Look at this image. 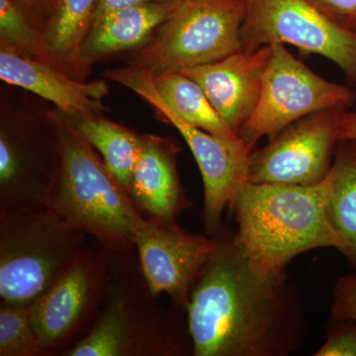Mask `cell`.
Instances as JSON below:
<instances>
[{
    "mask_svg": "<svg viewBox=\"0 0 356 356\" xmlns=\"http://www.w3.org/2000/svg\"><path fill=\"white\" fill-rule=\"evenodd\" d=\"M108 273V250L88 243L30 305V321L44 355H62L86 336L102 306Z\"/></svg>",
    "mask_w": 356,
    "mask_h": 356,
    "instance_id": "10",
    "label": "cell"
},
{
    "mask_svg": "<svg viewBox=\"0 0 356 356\" xmlns=\"http://www.w3.org/2000/svg\"><path fill=\"white\" fill-rule=\"evenodd\" d=\"M29 307L0 301V356H46L33 329Z\"/></svg>",
    "mask_w": 356,
    "mask_h": 356,
    "instance_id": "23",
    "label": "cell"
},
{
    "mask_svg": "<svg viewBox=\"0 0 356 356\" xmlns=\"http://www.w3.org/2000/svg\"><path fill=\"white\" fill-rule=\"evenodd\" d=\"M60 165L55 110L33 112L2 97L0 212L50 207Z\"/></svg>",
    "mask_w": 356,
    "mask_h": 356,
    "instance_id": "7",
    "label": "cell"
},
{
    "mask_svg": "<svg viewBox=\"0 0 356 356\" xmlns=\"http://www.w3.org/2000/svg\"><path fill=\"white\" fill-rule=\"evenodd\" d=\"M178 151L177 144L168 138L143 134L128 193L147 218L172 221L193 205L180 182Z\"/></svg>",
    "mask_w": 356,
    "mask_h": 356,
    "instance_id": "16",
    "label": "cell"
},
{
    "mask_svg": "<svg viewBox=\"0 0 356 356\" xmlns=\"http://www.w3.org/2000/svg\"><path fill=\"white\" fill-rule=\"evenodd\" d=\"M151 76L163 102L187 124L218 137L240 138L213 107L201 86L191 77L182 72L151 74Z\"/></svg>",
    "mask_w": 356,
    "mask_h": 356,
    "instance_id": "21",
    "label": "cell"
},
{
    "mask_svg": "<svg viewBox=\"0 0 356 356\" xmlns=\"http://www.w3.org/2000/svg\"><path fill=\"white\" fill-rule=\"evenodd\" d=\"M337 25L356 31V0H305Z\"/></svg>",
    "mask_w": 356,
    "mask_h": 356,
    "instance_id": "26",
    "label": "cell"
},
{
    "mask_svg": "<svg viewBox=\"0 0 356 356\" xmlns=\"http://www.w3.org/2000/svg\"><path fill=\"white\" fill-rule=\"evenodd\" d=\"M332 317L356 322V273L339 278L332 292Z\"/></svg>",
    "mask_w": 356,
    "mask_h": 356,
    "instance_id": "25",
    "label": "cell"
},
{
    "mask_svg": "<svg viewBox=\"0 0 356 356\" xmlns=\"http://www.w3.org/2000/svg\"><path fill=\"white\" fill-rule=\"evenodd\" d=\"M89 238L51 207L0 212V300L31 305Z\"/></svg>",
    "mask_w": 356,
    "mask_h": 356,
    "instance_id": "5",
    "label": "cell"
},
{
    "mask_svg": "<svg viewBox=\"0 0 356 356\" xmlns=\"http://www.w3.org/2000/svg\"><path fill=\"white\" fill-rule=\"evenodd\" d=\"M271 46L238 51L221 60L181 70L203 89L227 125L238 136L254 113L261 96L262 79Z\"/></svg>",
    "mask_w": 356,
    "mask_h": 356,
    "instance_id": "14",
    "label": "cell"
},
{
    "mask_svg": "<svg viewBox=\"0 0 356 356\" xmlns=\"http://www.w3.org/2000/svg\"><path fill=\"white\" fill-rule=\"evenodd\" d=\"M218 243L219 236L185 231L177 220L147 218L136 236L135 250L153 294L168 295L173 307L186 312L192 288Z\"/></svg>",
    "mask_w": 356,
    "mask_h": 356,
    "instance_id": "13",
    "label": "cell"
},
{
    "mask_svg": "<svg viewBox=\"0 0 356 356\" xmlns=\"http://www.w3.org/2000/svg\"><path fill=\"white\" fill-rule=\"evenodd\" d=\"M175 3H145L124 7L92 23L84 39L81 60L90 72L95 63L142 46L175 10Z\"/></svg>",
    "mask_w": 356,
    "mask_h": 356,
    "instance_id": "17",
    "label": "cell"
},
{
    "mask_svg": "<svg viewBox=\"0 0 356 356\" xmlns=\"http://www.w3.org/2000/svg\"><path fill=\"white\" fill-rule=\"evenodd\" d=\"M179 1L180 0H97L92 23L106 15V14L113 13V11L124 8V7L137 6V4L154 3V2H156V3H175V2Z\"/></svg>",
    "mask_w": 356,
    "mask_h": 356,
    "instance_id": "28",
    "label": "cell"
},
{
    "mask_svg": "<svg viewBox=\"0 0 356 356\" xmlns=\"http://www.w3.org/2000/svg\"><path fill=\"white\" fill-rule=\"evenodd\" d=\"M63 115L99 154L110 172L128 191L139 159L143 134L134 132L102 113Z\"/></svg>",
    "mask_w": 356,
    "mask_h": 356,
    "instance_id": "18",
    "label": "cell"
},
{
    "mask_svg": "<svg viewBox=\"0 0 356 356\" xmlns=\"http://www.w3.org/2000/svg\"><path fill=\"white\" fill-rule=\"evenodd\" d=\"M327 180V219L356 270V140L337 143Z\"/></svg>",
    "mask_w": 356,
    "mask_h": 356,
    "instance_id": "19",
    "label": "cell"
},
{
    "mask_svg": "<svg viewBox=\"0 0 356 356\" xmlns=\"http://www.w3.org/2000/svg\"><path fill=\"white\" fill-rule=\"evenodd\" d=\"M242 51L289 44L339 65L356 86V31L337 25L305 0H247Z\"/></svg>",
    "mask_w": 356,
    "mask_h": 356,
    "instance_id": "11",
    "label": "cell"
},
{
    "mask_svg": "<svg viewBox=\"0 0 356 356\" xmlns=\"http://www.w3.org/2000/svg\"><path fill=\"white\" fill-rule=\"evenodd\" d=\"M96 4L97 0H56L44 30L56 64L81 81L88 74L81 64V51L92 24Z\"/></svg>",
    "mask_w": 356,
    "mask_h": 356,
    "instance_id": "20",
    "label": "cell"
},
{
    "mask_svg": "<svg viewBox=\"0 0 356 356\" xmlns=\"http://www.w3.org/2000/svg\"><path fill=\"white\" fill-rule=\"evenodd\" d=\"M329 180L310 186L248 181L229 206L238 229L233 240L262 278L286 273L295 257L316 248L343 254L327 215Z\"/></svg>",
    "mask_w": 356,
    "mask_h": 356,
    "instance_id": "2",
    "label": "cell"
},
{
    "mask_svg": "<svg viewBox=\"0 0 356 356\" xmlns=\"http://www.w3.org/2000/svg\"><path fill=\"white\" fill-rule=\"evenodd\" d=\"M27 13L30 19L38 27L44 30L51 19L56 0H14Z\"/></svg>",
    "mask_w": 356,
    "mask_h": 356,
    "instance_id": "27",
    "label": "cell"
},
{
    "mask_svg": "<svg viewBox=\"0 0 356 356\" xmlns=\"http://www.w3.org/2000/svg\"><path fill=\"white\" fill-rule=\"evenodd\" d=\"M0 43L26 57L58 67L46 33L14 0H0Z\"/></svg>",
    "mask_w": 356,
    "mask_h": 356,
    "instance_id": "22",
    "label": "cell"
},
{
    "mask_svg": "<svg viewBox=\"0 0 356 356\" xmlns=\"http://www.w3.org/2000/svg\"><path fill=\"white\" fill-rule=\"evenodd\" d=\"M55 115L60 165L50 207L103 248L133 250L147 217L88 140L62 112Z\"/></svg>",
    "mask_w": 356,
    "mask_h": 356,
    "instance_id": "4",
    "label": "cell"
},
{
    "mask_svg": "<svg viewBox=\"0 0 356 356\" xmlns=\"http://www.w3.org/2000/svg\"><path fill=\"white\" fill-rule=\"evenodd\" d=\"M327 337L316 356H356V322L332 318Z\"/></svg>",
    "mask_w": 356,
    "mask_h": 356,
    "instance_id": "24",
    "label": "cell"
},
{
    "mask_svg": "<svg viewBox=\"0 0 356 356\" xmlns=\"http://www.w3.org/2000/svg\"><path fill=\"white\" fill-rule=\"evenodd\" d=\"M107 250L108 280L95 322L83 339L60 355H193L187 318L180 317L186 312L159 305L135 248Z\"/></svg>",
    "mask_w": 356,
    "mask_h": 356,
    "instance_id": "3",
    "label": "cell"
},
{
    "mask_svg": "<svg viewBox=\"0 0 356 356\" xmlns=\"http://www.w3.org/2000/svg\"><path fill=\"white\" fill-rule=\"evenodd\" d=\"M247 0H180L128 65L153 76L209 64L242 50Z\"/></svg>",
    "mask_w": 356,
    "mask_h": 356,
    "instance_id": "6",
    "label": "cell"
},
{
    "mask_svg": "<svg viewBox=\"0 0 356 356\" xmlns=\"http://www.w3.org/2000/svg\"><path fill=\"white\" fill-rule=\"evenodd\" d=\"M194 356H288L306 339L298 288L287 274L262 278L233 236L219 243L186 306Z\"/></svg>",
    "mask_w": 356,
    "mask_h": 356,
    "instance_id": "1",
    "label": "cell"
},
{
    "mask_svg": "<svg viewBox=\"0 0 356 356\" xmlns=\"http://www.w3.org/2000/svg\"><path fill=\"white\" fill-rule=\"evenodd\" d=\"M102 76L134 91L149 103L159 119L173 126L182 136L202 175L204 224L209 233H218L222 212L248 181L252 149L241 138L218 137L180 119L159 95L149 72L127 65L105 70Z\"/></svg>",
    "mask_w": 356,
    "mask_h": 356,
    "instance_id": "8",
    "label": "cell"
},
{
    "mask_svg": "<svg viewBox=\"0 0 356 356\" xmlns=\"http://www.w3.org/2000/svg\"><path fill=\"white\" fill-rule=\"evenodd\" d=\"M0 79L43 98L65 114L102 113L108 95L105 81H84L58 67L21 55L0 43Z\"/></svg>",
    "mask_w": 356,
    "mask_h": 356,
    "instance_id": "15",
    "label": "cell"
},
{
    "mask_svg": "<svg viewBox=\"0 0 356 356\" xmlns=\"http://www.w3.org/2000/svg\"><path fill=\"white\" fill-rule=\"evenodd\" d=\"M270 46L259 103L238 133L250 149L262 138L273 139L304 117L324 110H348L356 99L351 89L312 72L285 44Z\"/></svg>",
    "mask_w": 356,
    "mask_h": 356,
    "instance_id": "9",
    "label": "cell"
},
{
    "mask_svg": "<svg viewBox=\"0 0 356 356\" xmlns=\"http://www.w3.org/2000/svg\"><path fill=\"white\" fill-rule=\"evenodd\" d=\"M356 140V112L343 111L339 120V140Z\"/></svg>",
    "mask_w": 356,
    "mask_h": 356,
    "instance_id": "29",
    "label": "cell"
},
{
    "mask_svg": "<svg viewBox=\"0 0 356 356\" xmlns=\"http://www.w3.org/2000/svg\"><path fill=\"white\" fill-rule=\"evenodd\" d=\"M343 111L324 110L283 129L252 153L248 181L304 186L324 181L331 172Z\"/></svg>",
    "mask_w": 356,
    "mask_h": 356,
    "instance_id": "12",
    "label": "cell"
}]
</instances>
